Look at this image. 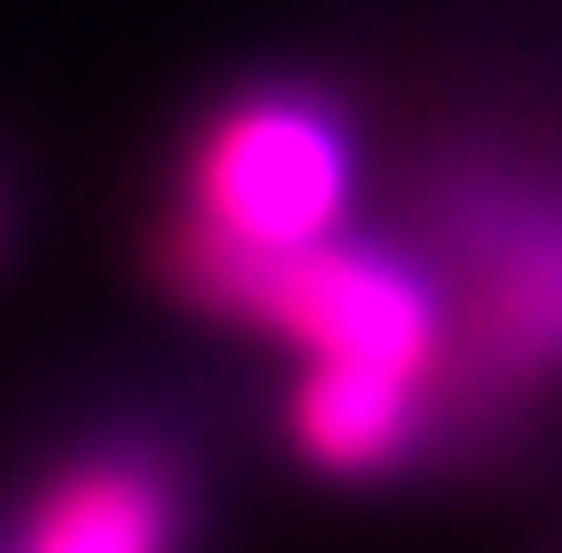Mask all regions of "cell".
<instances>
[{"instance_id": "cell-1", "label": "cell", "mask_w": 562, "mask_h": 553, "mask_svg": "<svg viewBox=\"0 0 562 553\" xmlns=\"http://www.w3.org/2000/svg\"><path fill=\"white\" fill-rule=\"evenodd\" d=\"M367 137L358 111L316 77L222 86L171 154V205L154 222V281L179 307L239 273L358 239Z\"/></svg>"}, {"instance_id": "cell-2", "label": "cell", "mask_w": 562, "mask_h": 553, "mask_svg": "<svg viewBox=\"0 0 562 553\" xmlns=\"http://www.w3.org/2000/svg\"><path fill=\"white\" fill-rule=\"evenodd\" d=\"M418 247L452 298V417L562 383V171L452 154L426 171Z\"/></svg>"}, {"instance_id": "cell-3", "label": "cell", "mask_w": 562, "mask_h": 553, "mask_svg": "<svg viewBox=\"0 0 562 553\" xmlns=\"http://www.w3.org/2000/svg\"><path fill=\"white\" fill-rule=\"evenodd\" d=\"M196 315L256 332L299 366H350V375H409L452 400V298L426 264L418 239H375L358 230L341 247L290 256L273 273L213 281L188 298Z\"/></svg>"}, {"instance_id": "cell-4", "label": "cell", "mask_w": 562, "mask_h": 553, "mask_svg": "<svg viewBox=\"0 0 562 553\" xmlns=\"http://www.w3.org/2000/svg\"><path fill=\"white\" fill-rule=\"evenodd\" d=\"M196 477L162 435H103L60 451L0 511V553H188Z\"/></svg>"}, {"instance_id": "cell-5", "label": "cell", "mask_w": 562, "mask_h": 553, "mask_svg": "<svg viewBox=\"0 0 562 553\" xmlns=\"http://www.w3.org/2000/svg\"><path fill=\"white\" fill-rule=\"evenodd\" d=\"M452 426V400L409 375H350V366H299L281 392V443L299 469L333 485H375L418 469L435 435Z\"/></svg>"}, {"instance_id": "cell-6", "label": "cell", "mask_w": 562, "mask_h": 553, "mask_svg": "<svg viewBox=\"0 0 562 553\" xmlns=\"http://www.w3.org/2000/svg\"><path fill=\"white\" fill-rule=\"evenodd\" d=\"M0 239H9V188H0Z\"/></svg>"}]
</instances>
